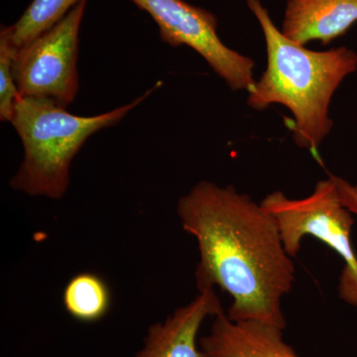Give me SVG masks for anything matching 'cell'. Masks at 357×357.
<instances>
[{"mask_svg": "<svg viewBox=\"0 0 357 357\" xmlns=\"http://www.w3.org/2000/svg\"><path fill=\"white\" fill-rule=\"evenodd\" d=\"M81 0H32L24 13L9 26L14 46L20 49L50 29Z\"/></svg>", "mask_w": 357, "mask_h": 357, "instance_id": "11", "label": "cell"}, {"mask_svg": "<svg viewBox=\"0 0 357 357\" xmlns=\"http://www.w3.org/2000/svg\"><path fill=\"white\" fill-rule=\"evenodd\" d=\"M130 1L153 18L162 41L196 51L232 91H248L255 84V60L223 43L217 32L218 18L210 11L184 0Z\"/></svg>", "mask_w": 357, "mask_h": 357, "instance_id": "6", "label": "cell"}, {"mask_svg": "<svg viewBox=\"0 0 357 357\" xmlns=\"http://www.w3.org/2000/svg\"><path fill=\"white\" fill-rule=\"evenodd\" d=\"M88 0L16 51L13 76L21 98H46L67 109L79 91V35Z\"/></svg>", "mask_w": 357, "mask_h": 357, "instance_id": "5", "label": "cell"}, {"mask_svg": "<svg viewBox=\"0 0 357 357\" xmlns=\"http://www.w3.org/2000/svg\"><path fill=\"white\" fill-rule=\"evenodd\" d=\"M222 311L215 289L199 291L189 304L178 307L165 321L149 326L135 357H203L198 342L199 328L206 319Z\"/></svg>", "mask_w": 357, "mask_h": 357, "instance_id": "7", "label": "cell"}, {"mask_svg": "<svg viewBox=\"0 0 357 357\" xmlns=\"http://www.w3.org/2000/svg\"><path fill=\"white\" fill-rule=\"evenodd\" d=\"M357 23V0H288L281 32L306 46L332 43Z\"/></svg>", "mask_w": 357, "mask_h": 357, "instance_id": "9", "label": "cell"}, {"mask_svg": "<svg viewBox=\"0 0 357 357\" xmlns=\"http://www.w3.org/2000/svg\"><path fill=\"white\" fill-rule=\"evenodd\" d=\"M65 309L73 318L84 323L100 321L107 314L112 303L109 286L93 273L73 277L63 295Z\"/></svg>", "mask_w": 357, "mask_h": 357, "instance_id": "10", "label": "cell"}, {"mask_svg": "<svg viewBox=\"0 0 357 357\" xmlns=\"http://www.w3.org/2000/svg\"><path fill=\"white\" fill-rule=\"evenodd\" d=\"M261 27L267 67L248 91V105L261 112L281 105L292 112L293 139L318 158L332 131L330 105L345 77L357 70V54L347 47L312 51L284 36L261 0H245Z\"/></svg>", "mask_w": 357, "mask_h": 357, "instance_id": "2", "label": "cell"}, {"mask_svg": "<svg viewBox=\"0 0 357 357\" xmlns=\"http://www.w3.org/2000/svg\"><path fill=\"white\" fill-rule=\"evenodd\" d=\"M159 84L128 105L95 116H79L46 98H20L10 123L24 157L9 185L31 197L60 199L69 189L73 160L91 135L121 122Z\"/></svg>", "mask_w": 357, "mask_h": 357, "instance_id": "3", "label": "cell"}, {"mask_svg": "<svg viewBox=\"0 0 357 357\" xmlns=\"http://www.w3.org/2000/svg\"><path fill=\"white\" fill-rule=\"evenodd\" d=\"M283 331L259 321H234L222 311L199 338V349L203 357H300L284 340Z\"/></svg>", "mask_w": 357, "mask_h": 357, "instance_id": "8", "label": "cell"}, {"mask_svg": "<svg viewBox=\"0 0 357 357\" xmlns=\"http://www.w3.org/2000/svg\"><path fill=\"white\" fill-rule=\"evenodd\" d=\"M17 48L10 38L9 26L0 30V121L10 122L20 98L13 76V61Z\"/></svg>", "mask_w": 357, "mask_h": 357, "instance_id": "12", "label": "cell"}, {"mask_svg": "<svg viewBox=\"0 0 357 357\" xmlns=\"http://www.w3.org/2000/svg\"><path fill=\"white\" fill-rule=\"evenodd\" d=\"M183 229L199 251V291L218 286L229 294L227 318L286 328L283 298L292 291L295 265L276 220L261 204L232 185L201 181L178 199Z\"/></svg>", "mask_w": 357, "mask_h": 357, "instance_id": "1", "label": "cell"}, {"mask_svg": "<svg viewBox=\"0 0 357 357\" xmlns=\"http://www.w3.org/2000/svg\"><path fill=\"white\" fill-rule=\"evenodd\" d=\"M332 176L337 185L340 201L347 210L357 215V185H352L337 176Z\"/></svg>", "mask_w": 357, "mask_h": 357, "instance_id": "13", "label": "cell"}, {"mask_svg": "<svg viewBox=\"0 0 357 357\" xmlns=\"http://www.w3.org/2000/svg\"><path fill=\"white\" fill-rule=\"evenodd\" d=\"M261 206L278 223L284 248L297 256L303 238L314 236L335 250L344 262L338 282V295L357 307V257L351 241L352 213L342 203L333 176L317 183L310 196L290 199L276 191L265 197Z\"/></svg>", "mask_w": 357, "mask_h": 357, "instance_id": "4", "label": "cell"}]
</instances>
